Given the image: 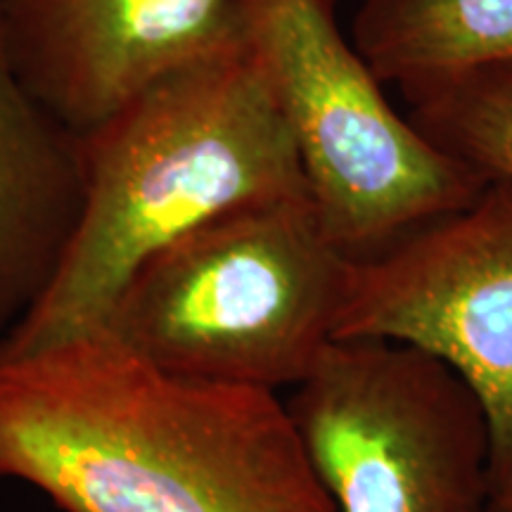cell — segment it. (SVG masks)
Listing matches in <instances>:
<instances>
[{
    "label": "cell",
    "instance_id": "30bf717a",
    "mask_svg": "<svg viewBox=\"0 0 512 512\" xmlns=\"http://www.w3.org/2000/svg\"><path fill=\"white\" fill-rule=\"evenodd\" d=\"M411 124L479 183H512V60L403 83Z\"/></svg>",
    "mask_w": 512,
    "mask_h": 512
},
{
    "label": "cell",
    "instance_id": "7c38bea8",
    "mask_svg": "<svg viewBox=\"0 0 512 512\" xmlns=\"http://www.w3.org/2000/svg\"><path fill=\"white\" fill-rule=\"evenodd\" d=\"M332 3H335V0H332Z\"/></svg>",
    "mask_w": 512,
    "mask_h": 512
},
{
    "label": "cell",
    "instance_id": "ba28073f",
    "mask_svg": "<svg viewBox=\"0 0 512 512\" xmlns=\"http://www.w3.org/2000/svg\"><path fill=\"white\" fill-rule=\"evenodd\" d=\"M81 204L79 133L24 83L0 10V342L55 280Z\"/></svg>",
    "mask_w": 512,
    "mask_h": 512
},
{
    "label": "cell",
    "instance_id": "52a82bcc",
    "mask_svg": "<svg viewBox=\"0 0 512 512\" xmlns=\"http://www.w3.org/2000/svg\"><path fill=\"white\" fill-rule=\"evenodd\" d=\"M0 10L17 72L76 133L242 41L235 0H0Z\"/></svg>",
    "mask_w": 512,
    "mask_h": 512
},
{
    "label": "cell",
    "instance_id": "6da1fadb",
    "mask_svg": "<svg viewBox=\"0 0 512 512\" xmlns=\"http://www.w3.org/2000/svg\"><path fill=\"white\" fill-rule=\"evenodd\" d=\"M0 479L62 512H335L280 394L164 373L100 328L0 356Z\"/></svg>",
    "mask_w": 512,
    "mask_h": 512
},
{
    "label": "cell",
    "instance_id": "8fae6325",
    "mask_svg": "<svg viewBox=\"0 0 512 512\" xmlns=\"http://www.w3.org/2000/svg\"><path fill=\"white\" fill-rule=\"evenodd\" d=\"M486 512H512V479H510V482H505L503 486H498V489L491 491Z\"/></svg>",
    "mask_w": 512,
    "mask_h": 512
},
{
    "label": "cell",
    "instance_id": "277c9868",
    "mask_svg": "<svg viewBox=\"0 0 512 512\" xmlns=\"http://www.w3.org/2000/svg\"><path fill=\"white\" fill-rule=\"evenodd\" d=\"M290 128L320 226L349 259L377 254L484 188L401 114L342 36L332 0H235Z\"/></svg>",
    "mask_w": 512,
    "mask_h": 512
},
{
    "label": "cell",
    "instance_id": "7a4b0ae2",
    "mask_svg": "<svg viewBox=\"0 0 512 512\" xmlns=\"http://www.w3.org/2000/svg\"><path fill=\"white\" fill-rule=\"evenodd\" d=\"M79 147L74 238L0 356L100 328L126 280L202 223L252 202L309 195L278 100L242 41L155 81L79 133Z\"/></svg>",
    "mask_w": 512,
    "mask_h": 512
},
{
    "label": "cell",
    "instance_id": "9c48e42d",
    "mask_svg": "<svg viewBox=\"0 0 512 512\" xmlns=\"http://www.w3.org/2000/svg\"><path fill=\"white\" fill-rule=\"evenodd\" d=\"M351 41L396 86L512 60V0H366Z\"/></svg>",
    "mask_w": 512,
    "mask_h": 512
},
{
    "label": "cell",
    "instance_id": "8992f818",
    "mask_svg": "<svg viewBox=\"0 0 512 512\" xmlns=\"http://www.w3.org/2000/svg\"><path fill=\"white\" fill-rule=\"evenodd\" d=\"M392 339L437 356L482 401L491 491L512 479V183L382 252L349 261L335 339Z\"/></svg>",
    "mask_w": 512,
    "mask_h": 512
},
{
    "label": "cell",
    "instance_id": "3957f363",
    "mask_svg": "<svg viewBox=\"0 0 512 512\" xmlns=\"http://www.w3.org/2000/svg\"><path fill=\"white\" fill-rule=\"evenodd\" d=\"M349 261L309 195L252 202L150 256L100 330L164 373L280 394L335 339Z\"/></svg>",
    "mask_w": 512,
    "mask_h": 512
},
{
    "label": "cell",
    "instance_id": "5b68a950",
    "mask_svg": "<svg viewBox=\"0 0 512 512\" xmlns=\"http://www.w3.org/2000/svg\"><path fill=\"white\" fill-rule=\"evenodd\" d=\"M287 408L335 512H486L489 420L437 356L332 339Z\"/></svg>",
    "mask_w": 512,
    "mask_h": 512
}]
</instances>
